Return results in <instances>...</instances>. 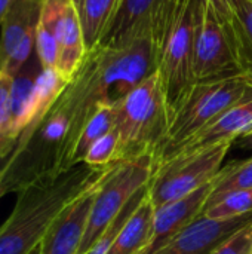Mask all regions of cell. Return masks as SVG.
Here are the masks:
<instances>
[{
  "label": "cell",
  "instance_id": "obj_1",
  "mask_svg": "<svg viewBox=\"0 0 252 254\" xmlns=\"http://www.w3.org/2000/svg\"><path fill=\"white\" fill-rule=\"evenodd\" d=\"M153 71L156 61L150 34L119 46L100 45L86 54L79 71L52 107L70 122L55 164L56 173L71 168V152L92 113L102 104H120Z\"/></svg>",
  "mask_w": 252,
  "mask_h": 254
},
{
  "label": "cell",
  "instance_id": "obj_2",
  "mask_svg": "<svg viewBox=\"0 0 252 254\" xmlns=\"http://www.w3.org/2000/svg\"><path fill=\"white\" fill-rule=\"evenodd\" d=\"M105 167L82 162L59 173H46L19 189L16 204L0 228V254H30L40 246L62 210Z\"/></svg>",
  "mask_w": 252,
  "mask_h": 254
},
{
  "label": "cell",
  "instance_id": "obj_3",
  "mask_svg": "<svg viewBox=\"0 0 252 254\" xmlns=\"http://www.w3.org/2000/svg\"><path fill=\"white\" fill-rule=\"evenodd\" d=\"M199 0H160L150 25L156 71L160 74L168 106L193 80V43Z\"/></svg>",
  "mask_w": 252,
  "mask_h": 254
},
{
  "label": "cell",
  "instance_id": "obj_4",
  "mask_svg": "<svg viewBox=\"0 0 252 254\" xmlns=\"http://www.w3.org/2000/svg\"><path fill=\"white\" fill-rule=\"evenodd\" d=\"M252 98L251 80L244 74L193 82L169 106L168 131L154 156V168L171 152L199 134L230 107Z\"/></svg>",
  "mask_w": 252,
  "mask_h": 254
},
{
  "label": "cell",
  "instance_id": "obj_5",
  "mask_svg": "<svg viewBox=\"0 0 252 254\" xmlns=\"http://www.w3.org/2000/svg\"><path fill=\"white\" fill-rule=\"evenodd\" d=\"M169 122V106L160 74L153 71L119 104L116 162L144 153L157 155Z\"/></svg>",
  "mask_w": 252,
  "mask_h": 254
},
{
  "label": "cell",
  "instance_id": "obj_6",
  "mask_svg": "<svg viewBox=\"0 0 252 254\" xmlns=\"http://www.w3.org/2000/svg\"><path fill=\"white\" fill-rule=\"evenodd\" d=\"M153 174V153H144L111 164L95 195L77 254H89L104 232L122 213V210L129 204V201L143 188L150 185Z\"/></svg>",
  "mask_w": 252,
  "mask_h": 254
},
{
  "label": "cell",
  "instance_id": "obj_7",
  "mask_svg": "<svg viewBox=\"0 0 252 254\" xmlns=\"http://www.w3.org/2000/svg\"><path fill=\"white\" fill-rule=\"evenodd\" d=\"M192 71L195 82L242 73L235 37L208 0H199L198 4Z\"/></svg>",
  "mask_w": 252,
  "mask_h": 254
},
{
  "label": "cell",
  "instance_id": "obj_8",
  "mask_svg": "<svg viewBox=\"0 0 252 254\" xmlns=\"http://www.w3.org/2000/svg\"><path fill=\"white\" fill-rule=\"evenodd\" d=\"M232 143H220L187 156L168 161L154 170L149 192L154 208L178 201L208 185L220 171V165Z\"/></svg>",
  "mask_w": 252,
  "mask_h": 254
},
{
  "label": "cell",
  "instance_id": "obj_9",
  "mask_svg": "<svg viewBox=\"0 0 252 254\" xmlns=\"http://www.w3.org/2000/svg\"><path fill=\"white\" fill-rule=\"evenodd\" d=\"M39 22L49 30L59 45L58 70L68 80L79 71L88 49L74 0H42Z\"/></svg>",
  "mask_w": 252,
  "mask_h": 254
},
{
  "label": "cell",
  "instance_id": "obj_10",
  "mask_svg": "<svg viewBox=\"0 0 252 254\" xmlns=\"http://www.w3.org/2000/svg\"><path fill=\"white\" fill-rule=\"evenodd\" d=\"M111 165L77 196L56 217L40 243V254H77L82 244L95 195Z\"/></svg>",
  "mask_w": 252,
  "mask_h": 254
},
{
  "label": "cell",
  "instance_id": "obj_11",
  "mask_svg": "<svg viewBox=\"0 0 252 254\" xmlns=\"http://www.w3.org/2000/svg\"><path fill=\"white\" fill-rule=\"evenodd\" d=\"M211 182L178 201L154 208L151 235L141 254L157 253L178 232H181L193 220L201 217L206 199L211 193Z\"/></svg>",
  "mask_w": 252,
  "mask_h": 254
},
{
  "label": "cell",
  "instance_id": "obj_12",
  "mask_svg": "<svg viewBox=\"0 0 252 254\" xmlns=\"http://www.w3.org/2000/svg\"><path fill=\"white\" fill-rule=\"evenodd\" d=\"M252 131V98L245 100L218 116L212 124L203 128L199 134L192 137L189 141L181 144L178 149L171 152L163 161H160L156 168L172 161L175 158L187 156L195 152L203 150L206 147L220 143H233L236 138H242ZM154 168V170H156Z\"/></svg>",
  "mask_w": 252,
  "mask_h": 254
},
{
  "label": "cell",
  "instance_id": "obj_13",
  "mask_svg": "<svg viewBox=\"0 0 252 254\" xmlns=\"http://www.w3.org/2000/svg\"><path fill=\"white\" fill-rule=\"evenodd\" d=\"M252 220V213L229 220L198 217L154 254H211L227 237Z\"/></svg>",
  "mask_w": 252,
  "mask_h": 254
},
{
  "label": "cell",
  "instance_id": "obj_14",
  "mask_svg": "<svg viewBox=\"0 0 252 254\" xmlns=\"http://www.w3.org/2000/svg\"><path fill=\"white\" fill-rule=\"evenodd\" d=\"M159 1L160 0H120L101 45L119 46L150 34L151 18Z\"/></svg>",
  "mask_w": 252,
  "mask_h": 254
},
{
  "label": "cell",
  "instance_id": "obj_15",
  "mask_svg": "<svg viewBox=\"0 0 252 254\" xmlns=\"http://www.w3.org/2000/svg\"><path fill=\"white\" fill-rule=\"evenodd\" d=\"M43 67L36 54L27 64L12 76L10 89V140L15 144L18 137L33 122V101L34 88Z\"/></svg>",
  "mask_w": 252,
  "mask_h": 254
},
{
  "label": "cell",
  "instance_id": "obj_16",
  "mask_svg": "<svg viewBox=\"0 0 252 254\" xmlns=\"http://www.w3.org/2000/svg\"><path fill=\"white\" fill-rule=\"evenodd\" d=\"M42 0H13L0 28V70L25 37L39 24Z\"/></svg>",
  "mask_w": 252,
  "mask_h": 254
},
{
  "label": "cell",
  "instance_id": "obj_17",
  "mask_svg": "<svg viewBox=\"0 0 252 254\" xmlns=\"http://www.w3.org/2000/svg\"><path fill=\"white\" fill-rule=\"evenodd\" d=\"M153 217L154 205L150 192L147 190L141 202L122 226L107 254H141L151 235Z\"/></svg>",
  "mask_w": 252,
  "mask_h": 254
},
{
  "label": "cell",
  "instance_id": "obj_18",
  "mask_svg": "<svg viewBox=\"0 0 252 254\" xmlns=\"http://www.w3.org/2000/svg\"><path fill=\"white\" fill-rule=\"evenodd\" d=\"M120 0H76L88 52L101 45Z\"/></svg>",
  "mask_w": 252,
  "mask_h": 254
},
{
  "label": "cell",
  "instance_id": "obj_19",
  "mask_svg": "<svg viewBox=\"0 0 252 254\" xmlns=\"http://www.w3.org/2000/svg\"><path fill=\"white\" fill-rule=\"evenodd\" d=\"M117 112H119V104H102L92 113L83 129L80 131L79 138L71 152V167L82 164L89 147L98 138H101L102 135H105L114 128Z\"/></svg>",
  "mask_w": 252,
  "mask_h": 254
},
{
  "label": "cell",
  "instance_id": "obj_20",
  "mask_svg": "<svg viewBox=\"0 0 252 254\" xmlns=\"http://www.w3.org/2000/svg\"><path fill=\"white\" fill-rule=\"evenodd\" d=\"M250 189H252V156L242 162H232L217 173L211 182V193L203 210L215 204L226 193Z\"/></svg>",
  "mask_w": 252,
  "mask_h": 254
},
{
  "label": "cell",
  "instance_id": "obj_21",
  "mask_svg": "<svg viewBox=\"0 0 252 254\" xmlns=\"http://www.w3.org/2000/svg\"><path fill=\"white\" fill-rule=\"evenodd\" d=\"M233 12V37L242 73H252V0H236Z\"/></svg>",
  "mask_w": 252,
  "mask_h": 254
},
{
  "label": "cell",
  "instance_id": "obj_22",
  "mask_svg": "<svg viewBox=\"0 0 252 254\" xmlns=\"http://www.w3.org/2000/svg\"><path fill=\"white\" fill-rule=\"evenodd\" d=\"M252 213V189L226 193L215 204L202 211V217L211 220H229Z\"/></svg>",
  "mask_w": 252,
  "mask_h": 254
},
{
  "label": "cell",
  "instance_id": "obj_23",
  "mask_svg": "<svg viewBox=\"0 0 252 254\" xmlns=\"http://www.w3.org/2000/svg\"><path fill=\"white\" fill-rule=\"evenodd\" d=\"M10 89L12 76L0 70V162L9 156L13 147L10 140Z\"/></svg>",
  "mask_w": 252,
  "mask_h": 254
},
{
  "label": "cell",
  "instance_id": "obj_24",
  "mask_svg": "<svg viewBox=\"0 0 252 254\" xmlns=\"http://www.w3.org/2000/svg\"><path fill=\"white\" fill-rule=\"evenodd\" d=\"M117 131L113 128L110 132L98 138L88 150L85 155L83 162L88 164L89 167L101 168V167H108L116 162V155H117Z\"/></svg>",
  "mask_w": 252,
  "mask_h": 254
},
{
  "label": "cell",
  "instance_id": "obj_25",
  "mask_svg": "<svg viewBox=\"0 0 252 254\" xmlns=\"http://www.w3.org/2000/svg\"><path fill=\"white\" fill-rule=\"evenodd\" d=\"M36 55L43 68H56L59 61V45L56 37L40 22L36 30Z\"/></svg>",
  "mask_w": 252,
  "mask_h": 254
},
{
  "label": "cell",
  "instance_id": "obj_26",
  "mask_svg": "<svg viewBox=\"0 0 252 254\" xmlns=\"http://www.w3.org/2000/svg\"><path fill=\"white\" fill-rule=\"evenodd\" d=\"M211 254H252V220L227 237Z\"/></svg>",
  "mask_w": 252,
  "mask_h": 254
},
{
  "label": "cell",
  "instance_id": "obj_27",
  "mask_svg": "<svg viewBox=\"0 0 252 254\" xmlns=\"http://www.w3.org/2000/svg\"><path fill=\"white\" fill-rule=\"evenodd\" d=\"M214 4V7L217 9L218 15L221 16V19L226 22V25L229 27V30L233 34V19H235V1L236 0H208Z\"/></svg>",
  "mask_w": 252,
  "mask_h": 254
},
{
  "label": "cell",
  "instance_id": "obj_28",
  "mask_svg": "<svg viewBox=\"0 0 252 254\" xmlns=\"http://www.w3.org/2000/svg\"><path fill=\"white\" fill-rule=\"evenodd\" d=\"M12 3H13V0H0V25H1L4 16L7 15V12H9Z\"/></svg>",
  "mask_w": 252,
  "mask_h": 254
},
{
  "label": "cell",
  "instance_id": "obj_29",
  "mask_svg": "<svg viewBox=\"0 0 252 254\" xmlns=\"http://www.w3.org/2000/svg\"><path fill=\"white\" fill-rule=\"evenodd\" d=\"M241 140H242V143H244V144H245L247 147L252 149V131H251V132H248L247 135H244V137H242Z\"/></svg>",
  "mask_w": 252,
  "mask_h": 254
},
{
  "label": "cell",
  "instance_id": "obj_30",
  "mask_svg": "<svg viewBox=\"0 0 252 254\" xmlns=\"http://www.w3.org/2000/svg\"><path fill=\"white\" fill-rule=\"evenodd\" d=\"M4 193V188H3V174H1V171H0V196Z\"/></svg>",
  "mask_w": 252,
  "mask_h": 254
},
{
  "label": "cell",
  "instance_id": "obj_31",
  "mask_svg": "<svg viewBox=\"0 0 252 254\" xmlns=\"http://www.w3.org/2000/svg\"><path fill=\"white\" fill-rule=\"evenodd\" d=\"M30 254H40V246H39L37 249H34V250H33Z\"/></svg>",
  "mask_w": 252,
  "mask_h": 254
},
{
  "label": "cell",
  "instance_id": "obj_32",
  "mask_svg": "<svg viewBox=\"0 0 252 254\" xmlns=\"http://www.w3.org/2000/svg\"><path fill=\"white\" fill-rule=\"evenodd\" d=\"M244 74H245V76H247V77L251 80V83H252V73H244Z\"/></svg>",
  "mask_w": 252,
  "mask_h": 254
},
{
  "label": "cell",
  "instance_id": "obj_33",
  "mask_svg": "<svg viewBox=\"0 0 252 254\" xmlns=\"http://www.w3.org/2000/svg\"><path fill=\"white\" fill-rule=\"evenodd\" d=\"M74 1H76V0H74Z\"/></svg>",
  "mask_w": 252,
  "mask_h": 254
}]
</instances>
